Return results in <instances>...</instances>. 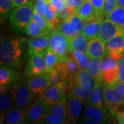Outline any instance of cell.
I'll list each match as a JSON object with an SVG mask.
<instances>
[{
	"label": "cell",
	"mask_w": 124,
	"mask_h": 124,
	"mask_svg": "<svg viewBox=\"0 0 124 124\" xmlns=\"http://www.w3.org/2000/svg\"><path fill=\"white\" fill-rule=\"evenodd\" d=\"M113 116L115 117V119L119 124H124V110L116 112Z\"/></svg>",
	"instance_id": "f6af8a7d"
},
{
	"label": "cell",
	"mask_w": 124,
	"mask_h": 124,
	"mask_svg": "<svg viewBox=\"0 0 124 124\" xmlns=\"http://www.w3.org/2000/svg\"><path fill=\"white\" fill-rule=\"evenodd\" d=\"M106 54L117 61L124 56V35L115 37L107 43Z\"/></svg>",
	"instance_id": "5bb4252c"
},
{
	"label": "cell",
	"mask_w": 124,
	"mask_h": 124,
	"mask_svg": "<svg viewBox=\"0 0 124 124\" xmlns=\"http://www.w3.org/2000/svg\"><path fill=\"white\" fill-rule=\"evenodd\" d=\"M112 22L124 29V7L117 6L111 13L106 16Z\"/></svg>",
	"instance_id": "f546056e"
},
{
	"label": "cell",
	"mask_w": 124,
	"mask_h": 124,
	"mask_svg": "<svg viewBox=\"0 0 124 124\" xmlns=\"http://www.w3.org/2000/svg\"><path fill=\"white\" fill-rule=\"evenodd\" d=\"M28 121V109L13 108L6 115L3 123L7 124H25Z\"/></svg>",
	"instance_id": "9a60e30c"
},
{
	"label": "cell",
	"mask_w": 124,
	"mask_h": 124,
	"mask_svg": "<svg viewBox=\"0 0 124 124\" xmlns=\"http://www.w3.org/2000/svg\"><path fill=\"white\" fill-rule=\"evenodd\" d=\"M118 63L119 65H124V55L118 61Z\"/></svg>",
	"instance_id": "f907efd6"
},
{
	"label": "cell",
	"mask_w": 124,
	"mask_h": 124,
	"mask_svg": "<svg viewBox=\"0 0 124 124\" xmlns=\"http://www.w3.org/2000/svg\"><path fill=\"white\" fill-rule=\"evenodd\" d=\"M81 124H105L103 121H98V120L90 119H87L83 116L82 119L81 121Z\"/></svg>",
	"instance_id": "ee69618b"
},
{
	"label": "cell",
	"mask_w": 124,
	"mask_h": 124,
	"mask_svg": "<svg viewBox=\"0 0 124 124\" xmlns=\"http://www.w3.org/2000/svg\"><path fill=\"white\" fill-rule=\"evenodd\" d=\"M118 6L117 0H105L103 15L106 17L108 14L111 13Z\"/></svg>",
	"instance_id": "74e56055"
},
{
	"label": "cell",
	"mask_w": 124,
	"mask_h": 124,
	"mask_svg": "<svg viewBox=\"0 0 124 124\" xmlns=\"http://www.w3.org/2000/svg\"><path fill=\"white\" fill-rule=\"evenodd\" d=\"M84 1L85 0H65V3L66 6L74 9L77 13L78 10Z\"/></svg>",
	"instance_id": "60d3db41"
},
{
	"label": "cell",
	"mask_w": 124,
	"mask_h": 124,
	"mask_svg": "<svg viewBox=\"0 0 124 124\" xmlns=\"http://www.w3.org/2000/svg\"><path fill=\"white\" fill-rule=\"evenodd\" d=\"M44 123L48 124H62L60 120L58 119L57 116L54 115L50 110L46 116Z\"/></svg>",
	"instance_id": "ab89813d"
},
{
	"label": "cell",
	"mask_w": 124,
	"mask_h": 124,
	"mask_svg": "<svg viewBox=\"0 0 124 124\" xmlns=\"http://www.w3.org/2000/svg\"><path fill=\"white\" fill-rule=\"evenodd\" d=\"M19 78V73L13 68L1 67L0 69V84L10 85L17 81Z\"/></svg>",
	"instance_id": "484cf974"
},
{
	"label": "cell",
	"mask_w": 124,
	"mask_h": 124,
	"mask_svg": "<svg viewBox=\"0 0 124 124\" xmlns=\"http://www.w3.org/2000/svg\"><path fill=\"white\" fill-rule=\"evenodd\" d=\"M103 17H99L90 22L85 23L81 32L86 36L90 40L93 38L97 37L100 31Z\"/></svg>",
	"instance_id": "d6986e66"
},
{
	"label": "cell",
	"mask_w": 124,
	"mask_h": 124,
	"mask_svg": "<svg viewBox=\"0 0 124 124\" xmlns=\"http://www.w3.org/2000/svg\"><path fill=\"white\" fill-rule=\"evenodd\" d=\"M67 97L63 99L61 101H58L55 104L51 106L50 111L54 115L57 116L60 120L61 124L67 123V111H66Z\"/></svg>",
	"instance_id": "d4e9b609"
},
{
	"label": "cell",
	"mask_w": 124,
	"mask_h": 124,
	"mask_svg": "<svg viewBox=\"0 0 124 124\" xmlns=\"http://www.w3.org/2000/svg\"><path fill=\"white\" fill-rule=\"evenodd\" d=\"M22 40L1 39L0 42L1 67L20 68L22 63Z\"/></svg>",
	"instance_id": "6da1fadb"
},
{
	"label": "cell",
	"mask_w": 124,
	"mask_h": 124,
	"mask_svg": "<svg viewBox=\"0 0 124 124\" xmlns=\"http://www.w3.org/2000/svg\"><path fill=\"white\" fill-rule=\"evenodd\" d=\"M77 13L84 20L85 23L88 22L96 18L99 17H97L93 4L89 0H85L84 2L78 10Z\"/></svg>",
	"instance_id": "7402d4cb"
},
{
	"label": "cell",
	"mask_w": 124,
	"mask_h": 124,
	"mask_svg": "<svg viewBox=\"0 0 124 124\" xmlns=\"http://www.w3.org/2000/svg\"><path fill=\"white\" fill-rule=\"evenodd\" d=\"M70 80L88 89H93L95 84V79L90 74L88 70L84 69H81L79 72Z\"/></svg>",
	"instance_id": "ffe728a7"
},
{
	"label": "cell",
	"mask_w": 124,
	"mask_h": 124,
	"mask_svg": "<svg viewBox=\"0 0 124 124\" xmlns=\"http://www.w3.org/2000/svg\"><path fill=\"white\" fill-rule=\"evenodd\" d=\"M121 35H124V28L106 18L102 21L100 31L97 37L103 43L107 44L114 37Z\"/></svg>",
	"instance_id": "ba28073f"
},
{
	"label": "cell",
	"mask_w": 124,
	"mask_h": 124,
	"mask_svg": "<svg viewBox=\"0 0 124 124\" xmlns=\"http://www.w3.org/2000/svg\"><path fill=\"white\" fill-rule=\"evenodd\" d=\"M45 60L49 72L54 67L57 66L58 63L60 62V58L54 51L48 49V52L45 54Z\"/></svg>",
	"instance_id": "d6a6232c"
},
{
	"label": "cell",
	"mask_w": 124,
	"mask_h": 124,
	"mask_svg": "<svg viewBox=\"0 0 124 124\" xmlns=\"http://www.w3.org/2000/svg\"><path fill=\"white\" fill-rule=\"evenodd\" d=\"M13 8V0H0L1 18L4 22L7 21L10 9Z\"/></svg>",
	"instance_id": "836d02e7"
},
{
	"label": "cell",
	"mask_w": 124,
	"mask_h": 124,
	"mask_svg": "<svg viewBox=\"0 0 124 124\" xmlns=\"http://www.w3.org/2000/svg\"><path fill=\"white\" fill-rule=\"evenodd\" d=\"M71 53L81 69H84V70L88 69L90 60H89V57L87 55V54L79 50H75Z\"/></svg>",
	"instance_id": "4dcf8cb0"
},
{
	"label": "cell",
	"mask_w": 124,
	"mask_h": 124,
	"mask_svg": "<svg viewBox=\"0 0 124 124\" xmlns=\"http://www.w3.org/2000/svg\"><path fill=\"white\" fill-rule=\"evenodd\" d=\"M48 1L56 8L57 12L62 10L66 6L65 3V0H48Z\"/></svg>",
	"instance_id": "b9f144b4"
},
{
	"label": "cell",
	"mask_w": 124,
	"mask_h": 124,
	"mask_svg": "<svg viewBox=\"0 0 124 124\" xmlns=\"http://www.w3.org/2000/svg\"><path fill=\"white\" fill-rule=\"evenodd\" d=\"M47 1L48 0H36L34 6V9L43 17H44L45 8Z\"/></svg>",
	"instance_id": "f35d334b"
},
{
	"label": "cell",
	"mask_w": 124,
	"mask_h": 124,
	"mask_svg": "<svg viewBox=\"0 0 124 124\" xmlns=\"http://www.w3.org/2000/svg\"><path fill=\"white\" fill-rule=\"evenodd\" d=\"M48 72L46 64L45 55H34L30 57L25 68V74L28 77L39 75Z\"/></svg>",
	"instance_id": "7c38bea8"
},
{
	"label": "cell",
	"mask_w": 124,
	"mask_h": 124,
	"mask_svg": "<svg viewBox=\"0 0 124 124\" xmlns=\"http://www.w3.org/2000/svg\"><path fill=\"white\" fill-rule=\"evenodd\" d=\"M50 77L51 79V81L53 82V85L55 84H57L59 82H62L61 79H60V77L58 73V72L55 69H53L50 71L48 72Z\"/></svg>",
	"instance_id": "7bdbcfd3"
},
{
	"label": "cell",
	"mask_w": 124,
	"mask_h": 124,
	"mask_svg": "<svg viewBox=\"0 0 124 124\" xmlns=\"http://www.w3.org/2000/svg\"><path fill=\"white\" fill-rule=\"evenodd\" d=\"M101 59H98V58L90 59V66H89L88 70L95 80L102 79L101 72Z\"/></svg>",
	"instance_id": "1f68e13d"
},
{
	"label": "cell",
	"mask_w": 124,
	"mask_h": 124,
	"mask_svg": "<svg viewBox=\"0 0 124 124\" xmlns=\"http://www.w3.org/2000/svg\"><path fill=\"white\" fill-rule=\"evenodd\" d=\"M70 40V50L72 53L75 50H79L86 53L88 47V38L84 35L82 32L79 33L77 36Z\"/></svg>",
	"instance_id": "cb8c5ba5"
},
{
	"label": "cell",
	"mask_w": 124,
	"mask_h": 124,
	"mask_svg": "<svg viewBox=\"0 0 124 124\" xmlns=\"http://www.w3.org/2000/svg\"><path fill=\"white\" fill-rule=\"evenodd\" d=\"M113 85L119 90V92L121 94V95L124 97V83H121V82L118 81Z\"/></svg>",
	"instance_id": "bcb514c9"
},
{
	"label": "cell",
	"mask_w": 124,
	"mask_h": 124,
	"mask_svg": "<svg viewBox=\"0 0 124 124\" xmlns=\"http://www.w3.org/2000/svg\"><path fill=\"white\" fill-rule=\"evenodd\" d=\"M13 108L28 109L35 99L36 94L32 91L24 81L14 84L10 88Z\"/></svg>",
	"instance_id": "3957f363"
},
{
	"label": "cell",
	"mask_w": 124,
	"mask_h": 124,
	"mask_svg": "<svg viewBox=\"0 0 124 124\" xmlns=\"http://www.w3.org/2000/svg\"><path fill=\"white\" fill-rule=\"evenodd\" d=\"M29 88L36 94L41 95L53 85L48 72L39 75L29 77L26 80Z\"/></svg>",
	"instance_id": "30bf717a"
},
{
	"label": "cell",
	"mask_w": 124,
	"mask_h": 124,
	"mask_svg": "<svg viewBox=\"0 0 124 124\" xmlns=\"http://www.w3.org/2000/svg\"><path fill=\"white\" fill-rule=\"evenodd\" d=\"M50 45V34L33 37L28 44V53L30 57L34 55H45Z\"/></svg>",
	"instance_id": "8fae6325"
},
{
	"label": "cell",
	"mask_w": 124,
	"mask_h": 124,
	"mask_svg": "<svg viewBox=\"0 0 124 124\" xmlns=\"http://www.w3.org/2000/svg\"><path fill=\"white\" fill-rule=\"evenodd\" d=\"M119 81L121 83H124V65H119Z\"/></svg>",
	"instance_id": "c3c4849f"
},
{
	"label": "cell",
	"mask_w": 124,
	"mask_h": 124,
	"mask_svg": "<svg viewBox=\"0 0 124 124\" xmlns=\"http://www.w3.org/2000/svg\"><path fill=\"white\" fill-rule=\"evenodd\" d=\"M103 99L106 106L112 116L124 110V97L114 85L103 84Z\"/></svg>",
	"instance_id": "277c9868"
},
{
	"label": "cell",
	"mask_w": 124,
	"mask_h": 124,
	"mask_svg": "<svg viewBox=\"0 0 124 124\" xmlns=\"http://www.w3.org/2000/svg\"><path fill=\"white\" fill-rule=\"evenodd\" d=\"M67 19L71 23L72 26L74 27V28L79 33H81L82 32L84 26L85 25V22L79 14H73V15H71L70 17H69Z\"/></svg>",
	"instance_id": "e575fe53"
},
{
	"label": "cell",
	"mask_w": 124,
	"mask_h": 124,
	"mask_svg": "<svg viewBox=\"0 0 124 124\" xmlns=\"http://www.w3.org/2000/svg\"><path fill=\"white\" fill-rule=\"evenodd\" d=\"M51 106L41 97L32 102L28 108V121L33 124L44 123L46 116L50 110Z\"/></svg>",
	"instance_id": "52a82bcc"
},
{
	"label": "cell",
	"mask_w": 124,
	"mask_h": 124,
	"mask_svg": "<svg viewBox=\"0 0 124 124\" xmlns=\"http://www.w3.org/2000/svg\"><path fill=\"white\" fill-rule=\"evenodd\" d=\"M66 84V82L62 81L53 84L46 90L40 97L48 104H55L63 99L67 97Z\"/></svg>",
	"instance_id": "9c48e42d"
},
{
	"label": "cell",
	"mask_w": 124,
	"mask_h": 124,
	"mask_svg": "<svg viewBox=\"0 0 124 124\" xmlns=\"http://www.w3.org/2000/svg\"><path fill=\"white\" fill-rule=\"evenodd\" d=\"M44 18L53 28V29H55L59 23V19L57 16V10L48 1H47L45 8Z\"/></svg>",
	"instance_id": "4316f807"
},
{
	"label": "cell",
	"mask_w": 124,
	"mask_h": 124,
	"mask_svg": "<svg viewBox=\"0 0 124 124\" xmlns=\"http://www.w3.org/2000/svg\"><path fill=\"white\" fill-rule=\"evenodd\" d=\"M102 81H103L102 79L95 80V84H94V85L93 87L91 96H90V98L88 103H90V104H93V105L98 107L99 108L103 109L101 89Z\"/></svg>",
	"instance_id": "603a6c76"
},
{
	"label": "cell",
	"mask_w": 124,
	"mask_h": 124,
	"mask_svg": "<svg viewBox=\"0 0 124 124\" xmlns=\"http://www.w3.org/2000/svg\"><path fill=\"white\" fill-rule=\"evenodd\" d=\"M9 85H1L0 84V92L1 93H4L9 90Z\"/></svg>",
	"instance_id": "681fc988"
},
{
	"label": "cell",
	"mask_w": 124,
	"mask_h": 124,
	"mask_svg": "<svg viewBox=\"0 0 124 124\" xmlns=\"http://www.w3.org/2000/svg\"><path fill=\"white\" fill-rule=\"evenodd\" d=\"M106 50L105 43L97 37H94L89 41L88 47L85 53L90 59L98 58L102 59L106 54Z\"/></svg>",
	"instance_id": "2e32d148"
},
{
	"label": "cell",
	"mask_w": 124,
	"mask_h": 124,
	"mask_svg": "<svg viewBox=\"0 0 124 124\" xmlns=\"http://www.w3.org/2000/svg\"><path fill=\"white\" fill-rule=\"evenodd\" d=\"M49 50L54 51L60 58V62L70 54V40L66 36L57 29H53L50 34Z\"/></svg>",
	"instance_id": "5b68a950"
},
{
	"label": "cell",
	"mask_w": 124,
	"mask_h": 124,
	"mask_svg": "<svg viewBox=\"0 0 124 124\" xmlns=\"http://www.w3.org/2000/svg\"><path fill=\"white\" fill-rule=\"evenodd\" d=\"M55 29H57L58 31H60L61 32H62L64 35L66 36L69 39L74 38L75 37L77 36L79 34L74 28V27L72 26L71 23L68 19L61 20Z\"/></svg>",
	"instance_id": "83f0119b"
},
{
	"label": "cell",
	"mask_w": 124,
	"mask_h": 124,
	"mask_svg": "<svg viewBox=\"0 0 124 124\" xmlns=\"http://www.w3.org/2000/svg\"><path fill=\"white\" fill-rule=\"evenodd\" d=\"M13 108L10 88L7 92L0 94V110H1V124L3 123L6 115Z\"/></svg>",
	"instance_id": "44dd1931"
},
{
	"label": "cell",
	"mask_w": 124,
	"mask_h": 124,
	"mask_svg": "<svg viewBox=\"0 0 124 124\" xmlns=\"http://www.w3.org/2000/svg\"><path fill=\"white\" fill-rule=\"evenodd\" d=\"M26 33L31 37H37L40 36H44L49 35L50 32L44 30L35 21L32 19L30 23L28 24L26 28Z\"/></svg>",
	"instance_id": "f1b7e54d"
},
{
	"label": "cell",
	"mask_w": 124,
	"mask_h": 124,
	"mask_svg": "<svg viewBox=\"0 0 124 124\" xmlns=\"http://www.w3.org/2000/svg\"><path fill=\"white\" fill-rule=\"evenodd\" d=\"M82 108V100L72 93L67 94V123H76L79 118Z\"/></svg>",
	"instance_id": "4fadbf2b"
},
{
	"label": "cell",
	"mask_w": 124,
	"mask_h": 124,
	"mask_svg": "<svg viewBox=\"0 0 124 124\" xmlns=\"http://www.w3.org/2000/svg\"><path fill=\"white\" fill-rule=\"evenodd\" d=\"M34 1H30L26 4L13 8L10 12L9 19L12 29L17 32H26L28 24L33 15Z\"/></svg>",
	"instance_id": "7a4b0ae2"
},
{
	"label": "cell",
	"mask_w": 124,
	"mask_h": 124,
	"mask_svg": "<svg viewBox=\"0 0 124 124\" xmlns=\"http://www.w3.org/2000/svg\"><path fill=\"white\" fill-rule=\"evenodd\" d=\"M31 0H13V8L22 6L28 3Z\"/></svg>",
	"instance_id": "7dc6e473"
},
{
	"label": "cell",
	"mask_w": 124,
	"mask_h": 124,
	"mask_svg": "<svg viewBox=\"0 0 124 124\" xmlns=\"http://www.w3.org/2000/svg\"><path fill=\"white\" fill-rule=\"evenodd\" d=\"M101 72L104 82L113 85L119 81V65L118 61L106 54L101 60Z\"/></svg>",
	"instance_id": "8992f818"
},
{
	"label": "cell",
	"mask_w": 124,
	"mask_h": 124,
	"mask_svg": "<svg viewBox=\"0 0 124 124\" xmlns=\"http://www.w3.org/2000/svg\"><path fill=\"white\" fill-rule=\"evenodd\" d=\"M69 90L68 93H72L82 101H89L93 91V89L86 88L81 85L76 84L72 80H70L67 82L66 90Z\"/></svg>",
	"instance_id": "ac0fdd59"
},
{
	"label": "cell",
	"mask_w": 124,
	"mask_h": 124,
	"mask_svg": "<svg viewBox=\"0 0 124 124\" xmlns=\"http://www.w3.org/2000/svg\"><path fill=\"white\" fill-rule=\"evenodd\" d=\"M84 117L90 119L103 121L105 124L108 123L109 119L107 112L104 109L99 108L93 104L88 103L85 108Z\"/></svg>",
	"instance_id": "e0dca14e"
},
{
	"label": "cell",
	"mask_w": 124,
	"mask_h": 124,
	"mask_svg": "<svg viewBox=\"0 0 124 124\" xmlns=\"http://www.w3.org/2000/svg\"><path fill=\"white\" fill-rule=\"evenodd\" d=\"M93 4L97 17H103L105 0H89Z\"/></svg>",
	"instance_id": "8d00e7d4"
},
{
	"label": "cell",
	"mask_w": 124,
	"mask_h": 124,
	"mask_svg": "<svg viewBox=\"0 0 124 124\" xmlns=\"http://www.w3.org/2000/svg\"><path fill=\"white\" fill-rule=\"evenodd\" d=\"M32 19L39 25V26L41 28H42L44 30L50 33L51 32V31L53 30L51 26L49 24V23L46 21V19H45L44 17L41 15L37 11H36L35 9L33 10Z\"/></svg>",
	"instance_id": "d590c367"
},
{
	"label": "cell",
	"mask_w": 124,
	"mask_h": 124,
	"mask_svg": "<svg viewBox=\"0 0 124 124\" xmlns=\"http://www.w3.org/2000/svg\"><path fill=\"white\" fill-rule=\"evenodd\" d=\"M117 1H118L119 6L124 7V0H117Z\"/></svg>",
	"instance_id": "816d5d0a"
}]
</instances>
